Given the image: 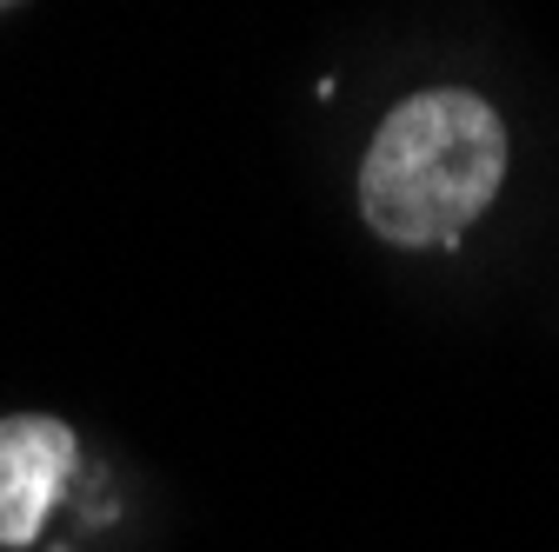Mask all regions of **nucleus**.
<instances>
[{
  "label": "nucleus",
  "mask_w": 559,
  "mask_h": 552,
  "mask_svg": "<svg viewBox=\"0 0 559 552\" xmlns=\"http://www.w3.org/2000/svg\"><path fill=\"white\" fill-rule=\"evenodd\" d=\"M507 180V127L466 87L400 100L360 160V214L393 247L460 240Z\"/></svg>",
  "instance_id": "nucleus-1"
},
{
  "label": "nucleus",
  "mask_w": 559,
  "mask_h": 552,
  "mask_svg": "<svg viewBox=\"0 0 559 552\" xmlns=\"http://www.w3.org/2000/svg\"><path fill=\"white\" fill-rule=\"evenodd\" d=\"M74 427L53 412L0 420V545H34L74 472Z\"/></svg>",
  "instance_id": "nucleus-2"
},
{
  "label": "nucleus",
  "mask_w": 559,
  "mask_h": 552,
  "mask_svg": "<svg viewBox=\"0 0 559 552\" xmlns=\"http://www.w3.org/2000/svg\"><path fill=\"white\" fill-rule=\"evenodd\" d=\"M0 8H14V0H0Z\"/></svg>",
  "instance_id": "nucleus-3"
}]
</instances>
